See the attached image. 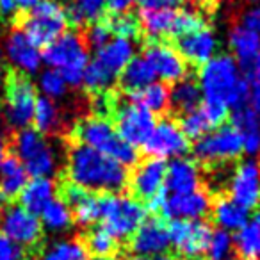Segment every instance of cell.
I'll list each match as a JSON object with an SVG mask.
<instances>
[{
    "mask_svg": "<svg viewBox=\"0 0 260 260\" xmlns=\"http://www.w3.org/2000/svg\"><path fill=\"white\" fill-rule=\"evenodd\" d=\"M22 164L25 166L27 173L34 177H48L54 175L57 170V155H55L52 145L34 128H22L13 132L9 146Z\"/></svg>",
    "mask_w": 260,
    "mask_h": 260,
    "instance_id": "9",
    "label": "cell"
},
{
    "mask_svg": "<svg viewBox=\"0 0 260 260\" xmlns=\"http://www.w3.org/2000/svg\"><path fill=\"white\" fill-rule=\"evenodd\" d=\"M126 98L148 109L152 114H157V112H164L170 107V87H168V84L155 80L153 84L146 86L143 91L128 94Z\"/></svg>",
    "mask_w": 260,
    "mask_h": 260,
    "instance_id": "36",
    "label": "cell"
},
{
    "mask_svg": "<svg viewBox=\"0 0 260 260\" xmlns=\"http://www.w3.org/2000/svg\"><path fill=\"white\" fill-rule=\"evenodd\" d=\"M13 22L38 48L50 45L68 27L66 9L59 0H38L32 9L16 15Z\"/></svg>",
    "mask_w": 260,
    "mask_h": 260,
    "instance_id": "5",
    "label": "cell"
},
{
    "mask_svg": "<svg viewBox=\"0 0 260 260\" xmlns=\"http://www.w3.org/2000/svg\"><path fill=\"white\" fill-rule=\"evenodd\" d=\"M157 80V75L153 72L152 64L145 59V55H134L132 61L125 66V70L119 75L118 82L121 89L128 94H134L143 91L146 86L153 84Z\"/></svg>",
    "mask_w": 260,
    "mask_h": 260,
    "instance_id": "29",
    "label": "cell"
},
{
    "mask_svg": "<svg viewBox=\"0 0 260 260\" xmlns=\"http://www.w3.org/2000/svg\"><path fill=\"white\" fill-rule=\"evenodd\" d=\"M178 125H180V128H182V132H184L185 138L194 139V141L202 139L203 136H207L210 130H212V125H210L207 114L203 112L202 105H200L196 111L180 116V123H178Z\"/></svg>",
    "mask_w": 260,
    "mask_h": 260,
    "instance_id": "39",
    "label": "cell"
},
{
    "mask_svg": "<svg viewBox=\"0 0 260 260\" xmlns=\"http://www.w3.org/2000/svg\"><path fill=\"white\" fill-rule=\"evenodd\" d=\"M228 43L232 48V57L244 77L260 72V36L251 32L246 27H234L228 36Z\"/></svg>",
    "mask_w": 260,
    "mask_h": 260,
    "instance_id": "21",
    "label": "cell"
},
{
    "mask_svg": "<svg viewBox=\"0 0 260 260\" xmlns=\"http://www.w3.org/2000/svg\"><path fill=\"white\" fill-rule=\"evenodd\" d=\"M111 32L118 38H126V40H136V36L139 34V22L134 15L125 13V15H116L111 18V22L107 23Z\"/></svg>",
    "mask_w": 260,
    "mask_h": 260,
    "instance_id": "42",
    "label": "cell"
},
{
    "mask_svg": "<svg viewBox=\"0 0 260 260\" xmlns=\"http://www.w3.org/2000/svg\"><path fill=\"white\" fill-rule=\"evenodd\" d=\"M232 126L239 132L242 139V148L248 155L260 153V114L249 105L234 109L232 112Z\"/></svg>",
    "mask_w": 260,
    "mask_h": 260,
    "instance_id": "25",
    "label": "cell"
},
{
    "mask_svg": "<svg viewBox=\"0 0 260 260\" xmlns=\"http://www.w3.org/2000/svg\"><path fill=\"white\" fill-rule=\"evenodd\" d=\"M202 185V173L196 160L177 157L166 168V182L164 187L170 194H185L198 191Z\"/></svg>",
    "mask_w": 260,
    "mask_h": 260,
    "instance_id": "23",
    "label": "cell"
},
{
    "mask_svg": "<svg viewBox=\"0 0 260 260\" xmlns=\"http://www.w3.org/2000/svg\"><path fill=\"white\" fill-rule=\"evenodd\" d=\"M43 62L57 70L68 86H82L84 72L89 62V48L79 32H62L57 40L45 47Z\"/></svg>",
    "mask_w": 260,
    "mask_h": 260,
    "instance_id": "6",
    "label": "cell"
},
{
    "mask_svg": "<svg viewBox=\"0 0 260 260\" xmlns=\"http://www.w3.org/2000/svg\"><path fill=\"white\" fill-rule=\"evenodd\" d=\"M40 89L43 93V96L55 100V98L64 96L66 91H68V84H66V80L62 79V75L57 70L47 68L40 75Z\"/></svg>",
    "mask_w": 260,
    "mask_h": 260,
    "instance_id": "41",
    "label": "cell"
},
{
    "mask_svg": "<svg viewBox=\"0 0 260 260\" xmlns=\"http://www.w3.org/2000/svg\"><path fill=\"white\" fill-rule=\"evenodd\" d=\"M155 260H175L173 256H170V255H160V256H157Z\"/></svg>",
    "mask_w": 260,
    "mask_h": 260,
    "instance_id": "56",
    "label": "cell"
},
{
    "mask_svg": "<svg viewBox=\"0 0 260 260\" xmlns=\"http://www.w3.org/2000/svg\"><path fill=\"white\" fill-rule=\"evenodd\" d=\"M136 55L134 40L114 36L107 45L94 50V57L87 62L82 84L94 94H104L118 82L125 66Z\"/></svg>",
    "mask_w": 260,
    "mask_h": 260,
    "instance_id": "3",
    "label": "cell"
},
{
    "mask_svg": "<svg viewBox=\"0 0 260 260\" xmlns=\"http://www.w3.org/2000/svg\"><path fill=\"white\" fill-rule=\"evenodd\" d=\"M66 9V18L68 23L77 27L93 25L100 22L107 9V0H70Z\"/></svg>",
    "mask_w": 260,
    "mask_h": 260,
    "instance_id": "33",
    "label": "cell"
},
{
    "mask_svg": "<svg viewBox=\"0 0 260 260\" xmlns=\"http://www.w3.org/2000/svg\"><path fill=\"white\" fill-rule=\"evenodd\" d=\"M202 104L237 109L248 105V86L235 59L228 54L214 55L202 66L198 73Z\"/></svg>",
    "mask_w": 260,
    "mask_h": 260,
    "instance_id": "2",
    "label": "cell"
},
{
    "mask_svg": "<svg viewBox=\"0 0 260 260\" xmlns=\"http://www.w3.org/2000/svg\"><path fill=\"white\" fill-rule=\"evenodd\" d=\"M205 256L207 260H234V235L224 230H214Z\"/></svg>",
    "mask_w": 260,
    "mask_h": 260,
    "instance_id": "40",
    "label": "cell"
},
{
    "mask_svg": "<svg viewBox=\"0 0 260 260\" xmlns=\"http://www.w3.org/2000/svg\"><path fill=\"white\" fill-rule=\"evenodd\" d=\"M242 27L249 29L251 32L260 36V4L251 6L248 11H244L242 15Z\"/></svg>",
    "mask_w": 260,
    "mask_h": 260,
    "instance_id": "47",
    "label": "cell"
},
{
    "mask_svg": "<svg viewBox=\"0 0 260 260\" xmlns=\"http://www.w3.org/2000/svg\"><path fill=\"white\" fill-rule=\"evenodd\" d=\"M93 260H119L116 255H112V256H94Z\"/></svg>",
    "mask_w": 260,
    "mask_h": 260,
    "instance_id": "55",
    "label": "cell"
},
{
    "mask_svg": "<svg viewBox=\"0 0 260 260\" xmlns=\"http://www.w3.org/2000/svg\"><path fill=\"white\" fill-rule=\"evenodd\" d=\"M25 253L18 244L6 237L4 234H0V260H23Z\"/></svg>",
    "mask_w": 260,
    "mask_h": 260,
    "instance_id": "45",
    "label": "cell"
},
{
    "mask_svg": "<svg viewBox=\"0 0 260 260\" xmlns=\"http://www.w3.org/2000/svg\"><path fill=\"white\" fill-rule=\"evenodd\" d=\"M210 196L198 189L185 194H168L159 212L171 221H202L210 214Z\"/></svg>",
    "mask_w": 260,
    "mask_h": 260,
    "instance_id": "16",
    "label": "cell"
},
{
    "mask_svg": "<svg viewBox=\"0 0 260 260\" xmlns=\"http://www.w3.org/2000/svg\"><path fill=\"white\" fill-rule=\"evenodd\" d=\"M114 119H116V132L118 136L130 145L132 148L138 150L139 146L143 148L148 138L152 136L153 128L157 125L155 114L145 109L143 105L128 100L119 102L114 107Z\"/></svg>",
    "mask_w": 260,
    "mask_h": 260,
    "instance_id": "11",
    "label": "cell"
},
{
    "mask_svg": "<svg viewBox=\"0 0 260 260\" xmlns=\"http://www.w3.org/2000/svg\"><path fill=\"white\" fill-rule=\"evenodd\" d=\"M168 248H170L168 226L160 217H146L130 237V249L136 253V256L157 258L160 255H166Z\"/></svg>",
    "mask_w": 260,
    "mask_h": 260,
    "instance_id": "18",
    "label": "cell"
},
{
    "mask_svg": "<svg viewBox=\"0 0 260 260\" xmlns=\"http://www.w3.org/2000/svg\"><path fill=\"white\" fill-rule=\"evenodd\" d=\"M145 59L152 64L157 79L164 84H177L187 79V62L177 50L162 41H152L145 48Z\"/></svg>",
    "mask_w": 260,
    "mask_h": 260,
    "instance_id": "15",
    "label": "cell"
},
{
    "mask_svg": "<svg viewBox=\"0 0 260 260\" xmlns=\"http://www.w3.org/2000/svg\"><path fill=\"white\" fill-rule=\"evenodd\" d=\"M202 91H200L196 80L184 79L180 82L173 84V87H170V107L177 114L184 116L196 111L202 105Z\"/></svg>",
    "mask_w": 260,
    "mask_h": 260,
    "instance_id": "31",
    "label": "cell"
},
{
    "mask_svg": "<svg viewBox=\"0 0 260 260\" xmlns=\"http://www.w3.org/2000/svg\"><path fill=\"white\" fill-rule=\"evenodd\" d=\"M13 2H15L16 15H20V13H27L29 9H32L34 6H36L38 0H13Z\"/></svg>",
    "mask_w": 260,
    "mask_h": 260,
    "instance_id": "50",
    "label": "cell"
},
{
    "mask_svg": "<svg viewBox=\"0 0 260 260\" xmlns=\"http://www.w3.org/2000/svg\"><path fill=\"white\" fill-rule=\"evenodd\" d=\"M166 160L160 159H146L145 162L138 164L134 173L128 177V185L134 192L136 200H145L150 202L155 196L162 194L166 191L164 182H166Z\"/></svg>",
    "mask_w": 260,
    "mask_h": 260,
    "instance_id": "17",
    "label": "cell"
},
{
    "mask_svg": "<svg viewBox=\"0 0 260 260\" xmlns=\"http://www.w3.org/2000/svg\"><path fill=\"white\" fill-rule=\"evenodd\" d=\"M234 249H237L241 258L260 260V214L249 217L248 223L235 232Z\"/></svg>",
    "mask_w": 260,
    "mask_h": 260,
    "instance_id": "35",
    "label": "cell"
},
{
    "mask_svg": "<svg viewBox=\"0 0 260 260\" xmlns=\"http://www.w3.org/2000/svg\"><path fill=\"white\" fill-rule=\"evenodd\" d=\"M2 232L20 248H27L36 255L43 241V224L36 214L20 205H9L2 216Z\"/></svg>",
    "mask_w": 260,
    "mask_h": 260,
    "instance_id": "12",
    "label": "cell"
},
{
    "mask_svg": "<svg viewBox=\"0 0 260 260\" xmlns=\"http://www.w3.org/2000/svg\"><path fill=\"white\" fill-rule=\"evenodd\" d=\"M251 2H260V0H251Z\"/></svg>",
    "mask_w": 260,
    "mask_h": 260,
    "instance_id": "61",
    "label": "cell"
},
{
    "mask_svg": "<svg viewBox=\"0 0 260 260\" xmlns=\"http://www.w3.org/2000/svg\"><path fill=\"white\" fill-rule=\"evenodd\" d=\"M239 260H253V258H239Z\"/></svg>",
    "mask_w": 260,
    "mask_h": 260,
    "instance_id": "60",
    "label": "cell"
},
{
    "mask_svg": "<svg viewBox=\"0 0 260 260\" xmlns=\"http://www.w3.org/2000/svg\"><path fill=\"white\" fill-rule=\"evenodd\" d=\"M230 198L251 210L260 198V164L249 159L241 162L230 177Z\"/></svg>",
    "mask_w": 260,
    "mask_h": 260,
    "instance_id": "19",
    "label": "cell"
},
{
    "mask_svg": "<svg viewBox=\"0 0 260 260\" xmlns=\"http://www.w3.org/2000/svg\"><path fill=\"white\" fill-rule=\"evenodd\" d=\"M4 155H6V145H4V141H2V138H0V164H2Z\"/></svg>",
    "mask_w": 260,
    "mask_h": 260,
    "instance_id": "52",
    "label": "cell"
},
{
    "mask_svg": "<svg viewBox=\"0 0 260 260\" xmlns=\"http://www.w3.org/2000/svg\"><path fill=\"white\" fill-rule=\"evenodd\" d=\"M175 9L164 8H143L139 11V29L152 41H160L166 36H173Z\"/></svg>",
    "mask_w": 260,
    "mask_h": 260,
    "instance_id": "27",
    "label": "cell"
},
{
    "mask_svg": "<svg viewBox=\"0 0 260 260\" xmlns=\"http://www.w3.org/2000/svg\"><path fill=\"white\" fill-rule=\"evenodd\" d=\"M77 145L87 146L111 159L118 160L121 166H136L138 164V150L126 145L116 132L114 125L104 116H89L80 119L72 132Z\"/></svg>",
    "mask_w": 260,
    "mask_h": 260,
    "instance_id": "4",
    "label": "cell"
},
{
    "mask_svg": "<svg viewBox=\"0 0 260 260\" xmlns=\"http://www.w3.org/2000/svg\"><path fill=\"white\" fill-rule=\"evenodd\" d=\"M57 194V184L50 177H34L27 180L25 187L16 196L20 207L32 214H41V210L52 202Z\"/></svg>",
    "mask_w": 260,
    "mask_h": 260,
    "instance_id": "26",
    "label": "cell"
},
{
    "mask_svg": "<svg viewBox=\"0 0 260 260\" xmlns=\"http://www.w3.org/2000/svg\"><path fill=\"white\" fill-rule=\"evenodd\" d=\"M66 182L93 194H114L128 185V171L118 160L96 150L73 145L66 157Z\"/></svg>",
    "mask_w": 260,
    "mask_h": 260,
    "instance_id": "1",
    "label": "cell"
},
{
    "mask_svg": "<svg viewBox=\"0 0 260 260\" xmlns=\"http://www.w3.org/2000/svg\"><path fill=\"white\" fill-rule=\"evenodd\" d=\"M6 54L13 62V68L20 70L27 75L36 73L43 64V55H41L40 48L34 47L20 29H15L9 34L8 41H6Z\"/></svg>",
    "mask_w": 260,
    "mask_h": 260,
    "instance_id": "24",
    "label": "cell"
},
{
    "mask_svg": "<svg viewBox=\"0 0 260 260\" xmlns=\"http://www.w3.org/2000/svg\"><path fill=\"white\" fill-rule=\"evenodd\" d=\"M27 180H29V173L22 160L6 148V155L0 164V189L13 202L20 194V191L25 187Z\"/></svg>",
    "mask_w": 260,
    "mask_h": 260,
    "instance_id": "30",
    "label": "cell"
},
{
    "mask_svg": "<svg viewBox=\"0 0 260 260\" xmlns=\"http://www.w3.org/2000/svg\"><path fill=\"white\" fill-rule=\"evenodd\" d=\"M32 123L34 130H38L41 136L59 134L62 128V114L59 111L57 104L47 96H38Z\"/></svg>",
    "mask_w": 260,
    "mask_h": 260,
    "instance_id": "32",
    "label": "cell"
},
{
    "mask_svg": "<svg viewBox=\"0 0 260 260\" xmlns=\"http://www.w3.org/2000/svg\"><path fill=\"white\" fill-rule=\"evenodd\" d=\"M84 40H86L87 48L91 47L93 50H98V48H102L104 45H107L109 41L112 40V32L107 23L96 22V23H93V25H89Z\"/></svg>",
    "mask_w": 260,
    "mask_h": 260,
    "instance_id": "44",
    "label": "cell"
},
{
    "mask_svg": "<svg viewBox=\"0 0 260 260\" xmlns=\"http://www.w3.org/2000/svg\"><path fill=\"white\" fill-rule=\"evenodd\" d=\"M145 219L146 207L139 200L121 192L100 196L102 228L118 241L132 237Z\"/></svg>",
    "mask_w": 260,
    "mask_h": 260,
    "instance_id": "7",
    "label": "cell"
},
{
    "mask_svg": "<svg viewBox=\"0 0 260 260\" xmlns=\"http://www.w3.org/2000/svg\"><path fill=\"white\" fill-rule=\"evenodd\" d=\"M143 150L150 159H177L189 150V139L175 119L164 118L155 125L148 141L143 145Z\"/></svg>",
    "mask_w": 260,
    "mask_h": 260,
    "instance_id": "14",
    "label": "cell"
},
{
    "mask_svg": "<svg viewBox=\"0 0 260 260\" xmlns=\"http://www.w3.org/2000/svg\"><path fill=\"white\" fill-rule=\"evenodd\" d=\"M4 118L13 130L29 128L36 107V87L29 75L16 68L6 70L4 75Z\"/></svg>",
    "mask_w": 260,
    "mask_h": 260,
    "instance_id": "8",
    "label": "cell"
},
{
    "mask_svg": "<svg viewBox=\"0 0 260 260\" xmlns=\"http://www.w3.org/2000/svg\"><path fill=\"white\" fill-rule=\"evenodd\" d=\"M43 228L50 232H64L73 224V212L61 198H54L40 214Z\"/></svg>",
    "mask_w": 260,
    "mask_h": 260,
    "instance_id": "37",
    "label": "cell"
},
{
    "mask_svg": "<svg viewBox=\"0 0 260 260\" xmlns=\"http://www.w3.org/2000/svg\"><path fill=\"white\" fill-rule=\"evenodd\" d=\"M4 73H6V70H4V62H2V52H0V82H2Z\"/></svg>",
    "mask_w": 260,
    "mask_h": 260,
    "instance_id": "54",
    "label": "cell"
},
{
    "mask_svg": "<svg viewBox=\"0 0 260 260\" xmlns=\"http://www.w3.org/2000/svg\"><path fill=\"white\" fill-rule=\"evenodd\" d=\"M207 25L205 20L202 18V15L192 9H182L177 11L175 15V27H173V38H178L182 34L192 32V30L200 29V27Z\"/></svg>",
    "mask_w": 260,
    "mask_h": 260,
    "instance_id": "43",
    "label": "cell"
},
{
    "mask_svg": "<svg viewBox=\"0 0 260 260\" xmlns=\"http://www.w3.org/2000/svg\"><path fill=\"white\" fill-rule=\"evenodd\" d=\"M139 0H107V9L112 13V16L116 15H125L130 11V8L134 4H138Z\"/></svg>",
    "mask_w": 260,
    "mask_h": 260,
    "instance_id": "48",
    "label": "cell"
},
{
    "mask_svg": "<svg viewBox=\"0 0 260 260\" xmlns=\"http://www.w3.org/2000/svg\"><path fill=\"white\" fill-rule=\"evenodd\" d=\"M130 260H150V258H145V256H132Z\"/></svg>",
    "mask_w": 260,
    "mask_h": 260,
    "instance_id": "57",
    "label": "cell"
},
{
    "mask_svg": "<svg viewBox=\"0 0 260 260\" xmlns=\"http://www.w3.org/2000/svg\"><path fill=\"white\" fill-rule=\"evenodd\" d=\"M256 207H258V209H260V198H258V203H256Z\"/></svg>",
    "mask_w": 260,
    "mask_h": 260,
    "instance_id": "59",
    "label": "cell"
},
{
    "mask_svg": "<svg viewBox=\"0 0 260 260\" xmlns=\"http://www.w3.org/2000/svg\"><path fill=\"white\" fill-rule=\"evenodd\" d=\"M244 79L248 86V105L260 114V72L244 77Z\"/></svg>",
    "mask_w": 260,
    "mask_h": 260,
    "instance_id": "46",
    "label": "cell"
},
{
    "mask_svg": "<svg viewBox=\"0 0 260 260\" xmlns=\"http://www.w3.org/2000/svg\"><path fill=\"white\" fill-rule=\"evenodd\" d=\"M175 50L180 54L185 62L203 66L216 55L217 38L210 27L203 25L192 32L175 38Z\"/></svg>",
    "mask_w": 260,
    "mask_h": 260,
    "instance_id": "20",
    "label": "cell"
},
{
    "mask_svg": "<svg viewBox=\"0 0 260 260\" xmlns=\"http://www.w3.org/2000/svg\"><path fill=\"white\" fill-rule=\"evenodd\" d=\"M143 8H164V9H173L180 4L182 0H139Z\"/></svg>",
    "mask_w": 260,
    "mask_h": 260,
    "instance_id": "49",
    "label": "cell"
},
{
    "mask_svg": "<svg viewBox=\"0 0 260 260\" xmlns=\"http://www.w3.org/2000/svg\"><path fill=\"white\" fill-rule=\"evenodd\" d=\"M57 191L61 192L62 202L72 209L73 221L80 226H91L100 219V196L84 191L70 182H64Z\"/></svg>",
    "mask_w": 260,
    "mask_h": 260,
    "instance_id": "22",
    "label": "cell"
},
{
    "mask_svg": "<svg viewBox=\"0 0 260 260\" xmlns=\"http://www.w3.org/2000/svg\"><path fill=\"white\" fill-rule=\"evenodd\" d=\"M212 226L205 221H171L168 224L170 246H173L185 260L203 256L212 237Z\"/></svg>",
    "mask_w": 260,
    "mask_h": 260,
    "instance_id": "13",
    "label": "cell"
},
{
    "mask_svg": "<svg viewBox=\"0 0 260 260\" xmlns=\"http://www.w3.org/2000/svg\"><path fill=\"white\" fill-rule=\"evenodd\" d=\"M194 4H198V6H210L214 2V0H192Z\"/></svg>",
    "mask_w": 260,
    "mask_h": 260,
    "instance_id": "53",
    "label": "cell"
},
{
    "mask_svg": "<svg viewBox=\"0 0 260 260\" xmlns=\"http://www.w3.org/2000/svg\"><path fill=\"white\" fill-rule=\"evenodd\" d=\"M0 228H2V212H0Z\"/></svg>",
    "mask_w": 260,
    "mask_h": 260,
    "instance_id": "58",
    "label": "cell"
},
{
    "mask_svg": "<svg viewBox=\"0 0 260 260\" xmlns=\"http://www.w3.org/2000/svg\"><path fill=\"white\" fill-rule=\"evenodd\" d=\"M36 260H89L84 242L77 239H61L48 246H41L34 255Z\"/></svg>",
    "mask_w": 260,
    "mask_h": 260,
    "instance_id": "34",
    "label": "cell"
},
{
    "mask_svg": "<svg viewBox=\"0 0 260 260\" xmlns=\"http://www.w3.org/2000/svg\"><path fill=\"white\" fill-rule=\"evenodd\" d=\"M84 246H86L87 253H93L94 256H112L118 253L119 241L112 237L111 234H107L102 226H98L89 230Z\"/></svg>",
    "mask_w": 260,
    "mask_h": 260,
    "instance_id": "38",
    "label": "cell"
},
{
    "mask_svg": "<svg viewBox=\"0 0 260 260\" xmlns=\"http://www.w3.org/2000/svg\"><path fill=\"white\" fill-rule=\"evenodd\" d=\"M210 214L214 217V223L224 232H237L248 223L249 210L235 203L230 196H219L210 205Z\"/></svg>",
    "mask_w": 260,
    "mask_h": 260,
    "instance_id": "28",
    "label": "cell"
},
{
    "mask_svg": "<svg viewBox=\"0 0 260 260\" xmlns=\"http://www.w3.org/2000/svg\"><path fill=\"white\" fill-rule=\"evenodd\" d=\"M192 152L198 162L205 166H223L232 160H237L244 153V148L237 130L232 125H224L198 139Z\"/></svg>",
    "mask_w": 260,
    "mask_h": 260,
    "instance_id": "10",
    "label": "cell"
},
{
    "mask_svg": "<svg viewBox=\"0 0 260 260\" xmlns=\"http://www.w3.org/2000/svg\"><path fill=\"white\" fill-rule=\"evenodd\" d=\"M9 203H11V200H9L8 196L4 194V191L0 189V212H2V209H6V207H8Z\"/></svg>",
    "mask_w": 260,
    "mask_h": 260,
    "instance_id": "51",
    "label": "cell"
}]
</instances>
